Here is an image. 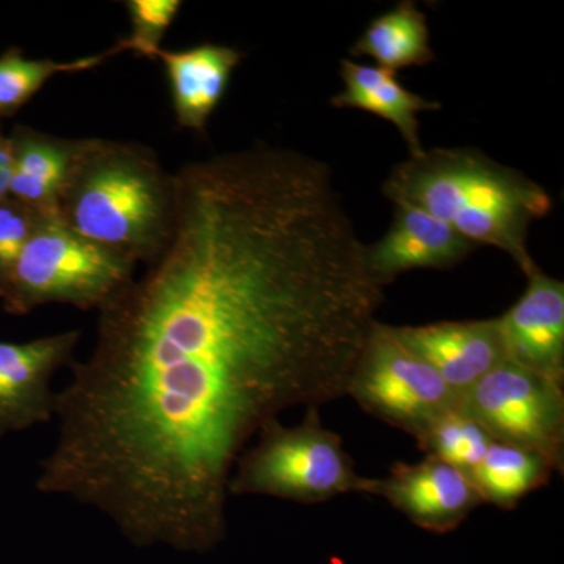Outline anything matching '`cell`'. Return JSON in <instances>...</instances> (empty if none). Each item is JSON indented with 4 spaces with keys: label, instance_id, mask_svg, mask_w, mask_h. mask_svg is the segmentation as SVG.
Instances as JSON below:
<instances>
[{
    "label": "cell",
    "instance_id": "obj_11",
    "mask_svg": "<svg viewBox=\"0 0 564 564\" xmlns=\"http://www.w3.org/2000/svg\"><path fill=\"white\" fill-rule=\"evenodd\" d=\"M392 328L410 350L436 370L458 399L507 361L496 318Z\"/></svg>",
    "mask_w": 564,
    "mask_h": 564
},
{
    "label": "cell",
    "instance_id": "obj_12",
    "mask_svg": "<svg viewBox=\"0 0 564 564\" xmlns=\"http://www.w3.org/2000/svg\"><path fill=\"white\" fill-rule=\"evenodd\" d=\"M389 231L367 245V263L375 280L391 284L400 274L417 269H448L474 251V245L421 207L395 203Z\"/></svg>",
    "mask_w": 564,
    "mask_h": 564
},
{
    "label": "cell",
    "instance_id": "obj_18",
    "mask_svg": "<svg viewBox=\"0 0 564 564\" xmlns=\"http://www.w3.org/2000/svg\"><path fill=\"white\" fill-rule=\"evenodd\" d=\"M111 57H115L113 51L107 50L69 62L36 61L25 57L18 47H10L0 55V117H13L55 76L90 70Z\"/></svg>",
    "mask_w": 564,
    "mask_h": 564
},
{
    "label": "cell",
    "instance_id": "obj_6",
    "mask_svg": "<svg viewBox=\"0 0 564 564\" xmlns=\"http://www.w3.org/2000/svg\"><path fill=\"white\" fill-rule=\"evenodd\" d=\"M347 397L415 441L459 404L458 395L436 370L381 322L364 345Z\"/></svg>",
    "mask_w": 564,
    "mask_h": 564
},
{
    "label": "cell",
    "instance_id": "obj_23",
    "mask_svg": "<svg viewBox=\"0 0 564 564\" xmlns=\"http://www.w3.org/2000/svg\"><path fill=\"white\" fill-rule=\"evenodd\" d=\"M0 121H2V117H0ZM0 133H2V129H0Z\"/></svg>",
    "mask_w": 564,
    "mask_h": 564
},
{
    "label": "cell",
    "instance_id": "obj_10",
    "mask_svg": "<svg viewBox=\"0 0 564 564\" xmlns=\"http://www.w3.org/2000/svg\"><path fill=\"white\" fill-rule=\"evenodd\" d=\"M525 292L496 318L508 361L564 383V284L538 267Z\"/></svg>",
    "mask_w": 564,
    "mask_h": 564
},
{
    "label": "cell",
    "instance_id": "obj_20",
    "mask_svg": "<svg viewBox=\"0 0 564 564\" xmlns=\"http://www.w3.org/2000/svg\"><path fill=\"white\" fill-rule=\"evenodd\" d=\"M124 6L131 21V35L110 50L115 57L121 52H133L139 57L155 61L163 50V39L180 14L181 0H128Z\"/></svg>",
    "mask_w": 564,
    "mask_h": 564
},
{
    "label": "cell",
    "instance_id": "obj_14",
    "mask_svg": "<svg viewBox=\"0 0 564 564\" xmlns=\"http://www.w3.org/2000/svg\"><path fill=\"white\" fill-rule=\"evenodd\" d=\"M344 90L332 99L336 109H358L377 115L395 126L410 150V158L421 155L425 148L419 137V113L441 109L440 102L406 90L397 73L375 65L343 61Z\"/></svg>",
    "mask_w": 564,
    "mask_h": 564
},
{
    "label": "cell",
    "instance_id": "obj_2",
    "mask_svg": "<svg viewBox=\"0 0 564 564\" xmlns=\"http://www.w3.org/2000/svg\"><path fill=\"white\" fill-rule=\"evenodd\" d=\"M386 198L421 207L474 247L510 256L527 274L538 269L527 248L533 221L552 209L540 184L470 148H436L399 163L383 184Z\"/></svg>",
    "mask_w": 564,
    "mask_h": 564
},
{
    "label": "cell",
    "instance_id": "obj_4",
    "mask_svg": "<svg viewBox=\"0 0 564 564\" xmlns=\"http://www.w3.org/2000/svg\"><path fill=\"white\" fill-rule=\"evenodd\" d=\"M234 466L229 497H272L296 503H323L345 494H366L370 478L356 470L339 434L322 423L318 408L303 421L262 426Z\"/></svg>",
    "mask_w": 564,
    "mask_h": 564
},
{
    "label": "cell",
    "instance_id": "obj_9",
    "mask_svg": "<svg viewBox=\"0 0 564 564\" xmlns=\"http://www.w3.org/2000/svg\"><path fill=\"white\" fill-rule=\"evenodd\" d=\"M366 494L436 534L454 532L484 505L469 475L432 455L413 464L397 463L386 477L370 478Z\"/></svg>",
    "mask_w": 564,
    "mask_h": 564
},
{
    "label": "cell",
    "instance_id": "obj_3",
    "mask_svg": "<svg viewBox=\"0 0 564 564\" xmlns=\"http://www.w3.org/2000/svg\"><path fill=\"white\" fill-rule=\"evenodd\" d=\"M57 215L90 242L148 265L172 236L173 174L144 144L76 140Z\"/></svg>",
    "mask_w": 564,
    "mask_h": 564
},
{
    "label": "cell",
    "instance_id": "obj_19",
    "mask_svg": "<svg viewBox=\"0 0 564 564\" xmlns=\"http://www.w3.org/2000/svg\"><path fill=\"white\" fill-rule=\"evenodd\" d=\"M415 443L425 455L436 456L470 477L494 440L480 423L459 410L458 404Z\"/></svg>",
    "mask_w": 564,
    "mask_h": 564
},
{
    "label": "cell",
    "instance_id": "obj_17",
    "mask_svg": "<svg viewBox=\"0 0 564 564\" xmlns=\"http://www.w3.org/2000/svg\"><path fill=\"white\" fill-rule=\"evenodd\" d=\"M554 473L543 456L494 441L470 478L484 503L514 510L524 497L547 485Z\"/></svg>",
    "mask_w": 564,
    "mask_h": 564
},
{
    "label": "cell",
    "instance_id": "obj_13",
    "mask_svg": "<svg viewBox=\"0 0 564 564\" xmlns=\"http://www.w3.org/2000/svg\"><path fill=\"white\" fill-rule=\"evenodd\" d=\"M242 58V52L236 47L215 43L159 52L155 61L162 62L165 68L174 117L181 128L206 131Z\"/></svg>",
    "mask_w": 564,
    "mask_h": 564
},
{
    "label": "cell",
    "instance_id": "obj_5",
    "mask_svg": "<svg viewBox=\"0 0 564 564\" xmlns=\"http://www.w3.org/2000/svg\"><path fill=\"white\" fill-rule=\"evenodd\" d=\"M135 267L74 232L57 214L43 215L0 281V302L11 315L47 304L99 311L135 278Z\"/></svg>",
    "mask_w": 564,
    "mask_h": 564
},
{
    "label": "cell",
    "instance_id": "obj_16",
    "mask_svg": "<svg viewBox=\"0 0 564 564\" xmlns=\"http://www.w3.org/2000/svg\"><path fill=\"white\" fill-rule=\"evenodd\" d=\"M350 52L352 57L372 58L375 66L393 73L434 61L426 17L410 0L375 18Z\"/></svg>",
    "mask_w": 564,
    "mask_h": 564
},
{
    "label": "cell",
    "instance_id": "obj_7",
    "mask_svg": "<svg viewBox=\"0 0 564 564\" xmlns=\"http://www.w3.org/2000/svg\"><path fill=\"white\" fill-rule=\"evenodd\" d=\"M459 410L494 441L543 456L564 470V383L505 361L459 397Z\"/></svg>",
    "mask_w": 564,
    "mask_h": 564
},
{
    "label": "cell",
    "instance_id": "obj_8",
    "mask_svg": "<svg viewBox=\"0 0 564 564\" xmlns=\"http://www.w3.org/2000/svg\"><path fill=\"white\" fill-rule=\"evenodd\" d=\"M80 329L0 343V437L28 432L55 415L52 381L76 362Z\"/></svg>",
    "mask_w": 564,
    "mask_h": 564
},
{
    "label": "cell",
    "instance_id": "obj_1",
    "mask_svg": "<svg viewBox=\"0 0 564 564\" xmlns=\"http://www.w3.org/2000/svg\"><path fill=\"white\" fill-rule=\"evenodd\" d=\"M161 254L98 311L36 491L137 547L209 552L256 434L347 397L384 299L325 163L252 147L173 174Z\"/></svg>",
    "mask_w": 564,
    "mask_h": 564
},
{
    "label": "cell",
    "instance_id": "obj_15",
    "mask_svg": "<svg viewBox=\"0 0 564 564\" xmlns=\"http://www.w3.org/2000/svg\"><path fill=\"white\" fill-rule=\"evenodd\" d=\"M7 137L11 151V198L40 214H57L76 140L61 139L28 126H17Z\"/></svg>",
    "mask_w": 564,
    "mask_h": 564
},
{
    "label": "cell",
    "instance_id": "obj_21",
    "mask_svg": "<svg viewBox=\"0 0 564 564\" xmlns=\"http://www.w3.org/2000/svg\"><path fill=\"white\" fill-rule=\"evenodd\" d=\"M43 215L10 195L0 199V281L21 254Z\"/></svg>",
    "mask_w": 564,
    "mask_h": 564
},
{
    "label": "cell",
    "instance_id": "obj_22",
    "mask_svg": "<svg viewBox=\"0 0 564 564\" xmlns=\"http://www.w3.org/2000/svg\"><path fill=\"white\" fill-rule=\"evenodd\" d=\"M11 151L9 137L0 133V199L10 195Z\"/></svg>",
    "mask_w": 564,
    "mask_h": 564
}]
</instances>
